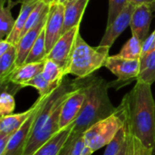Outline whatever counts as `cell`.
<instances>
[{"instance_id":"ac0fdd59","label":"cell","mask_w":155,"mask_h":155,"mask_svg":"<svg viewBox=\"0 0 155 155\" xmlns=\"http://www.w3.org/2000/svg\"><path fill=\"white\" fill-rule=\"evenodd\" d=\"M17 47L13 45L5 54L0 56V84H4L16 67Z\"/></svg>"},{"instance_id":"ab89813d","label":"cell","mask_w":155,"mask_h":155,"mask_svg":"<svg viewBox=\"0 0 155 155\" xmlns=\"http://www.w3.org/2000/svg\"><path fill=\"white\" fill-rule=\"evenodd\" d=\"M72 1H74V0H68V1H67V3H69V2H72Z\"/></svg>"},{"instance_id":"836d02e7","label":"cell","mask_w":155,"mask_h":155,"mask_svg":"<svg viewBox=\"0 0 155 155\" xmlns=\"http://www.w3.org/2000/svg\"><path fill=\"white\" fill-rule=\"evenodd\" d=\"M35 1H40V0H17V1H16V3H21V4H24V3L35 2Z\"/></svg>"},{"instance_id":"9c48e42d","label":"cell","mask_w":155,"mask_h":155,"mask_svg":"<svg viewBox=\"0 0 155 155\" xmlns=\"http://www.w3.org/2000/svg\"><path fill=\"white\" fill-rule=\"evenodd\" d=\"M64 9L65 6L63 4L54 3L50 5L46 24L45 26L46 50L48 53L63 35Z\"/></svg>"},{"instance_id":"5bb4252c","label":"cell","mask_w":155,"mask_h":155,"mask_svg":"<svg viewBox=\"0 0 155 155\" xmlns=\"http://www.w3.org/2000/svg\"><path fill=\"white\" fill-rule=\"evenodd\" d=\"M73 126L74 124L63 130H60L55 135H54L47 143L41 146L32 155H60L71 135Z\"/></svg>"},{"instance_id":"d590c367","label":"cell","mask_w":155,"mask_h":155,"mask_svg":"<svg viewBox=\"0 0 155 155\" xmlns=\"http://www.w3.org/2000/svg\"><path fill=\"white\" fill-rule=\"evenodd\" d=\"M68 0H54V3L56 4H63V5H65L67 3Z\"/></svg>"},{"instance_id":"44dd1931","label":"cell","mask_w":155,"mask_h":155,"mask_svg":"<svg viewBox=\"0 0 155 155\" xmlns=\"http://www.w3.org/2000/svg\"><path fill=\"white\" fill-rule=\"evenodd\" d=\"M48 52L46 50V43H45V28L41 32L40 35L38 36L37 40L34 44L25 64L29 63H37L46 60V56Z\"/></svg>"},{"instance_id":"83f0119b","label":"cell","mask_w":155,"mask_h":155,"mask_svg":"<svg viewBox=\"0 0 155 155\" xmlns=\"http://www.w3.org/2000/svg\"><path fill=\"white\" fill-rule=\"evenodd\" d=\"M130 3V0H109V8H108V18L107 25H110L117 16L122 13L125 6Z\"/></svg>"},{"instance_id":"8992f818","label":"cell","mask_w":155,"mask_h":155,"mask_svg":"<svg viewBox=\"0 0 155 155\" xmlns=\"http://www.w3.org/2000/svg\"><path fill=\"white\" fill-rule=\"evenodd\" d=\"M104 66L117 76L118 80L113 83V87L116 89L128 84L134 79L137 80L141 72L140 60H130L117 55L109 56Z\"/></svg>"},{"instance_id":"1f68e13d","label":"cell","mask_w":155,"mask_h":155,"mask_svg":"<svg viewBox=\"0 0 155 155\" xmlns=\"http://www.w3.org/2000/svg\"><path fill=\"white\" fill-rule=\"evenodd\" d=\"M130 2L134 4V5H139L142 4H148V5H151L153 7L155 6V0H130Z\"/></svg>"},{"instance_id":"ffe728a7","label":"cell","mask_w":155,"mask_h":155,"mask_svg":"<svg viewBox=\"0 0 155 155\" xmlns=\"http://www.w3.org/2000/svg\"><path fill=\"white\" fill-rule=\"evenodd\" d=\"M141 61V72L136 81L153 84L155 83V49Z\"/></svg>"},{"instance_id":"7c38bea8","label":"cell","mask_w":155,"mask_h":155,"mask_svg":"<svg viewBox=\"0 0 155 155\" xmlns=\"http://www.w3.org/2000/svg\"><path fill=\"white\" fill-rule=\"evenodd\" d=\"M45 63V61H42L37 63L24 64L20 66H16L7 77L5 82L4 84H1V85L10 83L15 85H20L24 88L26 83H28L30 80L43 72Z\"/></svg>"},{"instance_id":"f35d334b","label":"cell","mask_w":155,"mask_h":155,"mask_svg":"<svg viewBox=\"0 0 155 155\" xmlns=\"http://www.w3.org/2000/svg\"><path fill=\"white\" fill-rule=\"evenodd\" d=\"M153 155H155V145L154 147H153Z\"/></svg>"},{"instance_id":"277c9868","label":"cell","mask_w":155,"mask_h":155,"mask_svg":"<svg viewBox=\"0 0 155 155\" xmlns=\"http://www.w3.org/2000/svg\"><path fill=\"white\" fill-rule=\"evenodd\" d=\"M125 107L121 102L112 115L99 121L84 134L85 145L90 147L94 153L107 146L119 131L125 126Z\"/></svg>"},{"instance_id":"4316f807","label":"cell","mask_w":155,"mask_h":155,"mask_svg":"<svg viewBox=\"0 0 155 155\" xmlns=\"http://www.w3.org/2000/svg\"><path fill=\"white\" fill-rule=\"evenodd\" d=\"M15 108V101L14 94L7 91H2L0 96V117L14 114Z\"/></svg>"},{"instance_id":"3957f363","label":"cell","mask_w":155,"mask_h":155,"mask_svg":"<svg viewBox=\"0 0 155 155\" xmlns=\"http://www.w3.org/2000/svg\"><path fill=\"white\" fill-rule=\"evenodd\" d=\"M108 46H91L81 36L79 33L71 56L67 69V74H71L77 78H86L93 73L104 66L109 57Z\"/></svg>"},{"instance_id":"9a60e30c","label":"cell","mask_w":155,"mask_h":155,"mask_svg":"<svg viewBox=\"0 0 155 155\" xmlns=\"http://www.w3.org/2000/svg\"><path fill=\"white\" fill-rule=\"evenodd\" d=\"M90 0H74L64 5V23L63 34L80 25L82 17Z\"/></svg>"},{"instance_id":"4dcf8cb0","label":"cell","mask_w":155,"mask_h":155,"mask_svg":"<svg viewBox=\"0 0 155 155\" xmlns=\"http://www.w3.org/2000/svg\"><path fill=\"white\" fill-rule=\"evenodd\" d=\"M14 45L11 44L7 39L0 40V56L5 54Z\"/></svg>"},{"instance_id":"2e32d148","label":"cell","mask_w":155,"mask_h":155,"mask_svg":"<svg viewBox=\"0 0 155 155\" xmlns=\"http://www.w3.org/2000/svg\"><path fill=\"white\" fill-rule=\"evenodd\" d=\"M34 110V104L28 110L19 113L12 114L0 117V135L13 134L31 115Z\"/></svg>"},{"instance_id":"8d00e7d4","label":"cell","mask_w":155,"mask_h":155,"mask_svg":"<svg viewBox=\"0 0 155 155\" xmlns=\"http://www.w3.org/2000/svg\"><path fill=\"white\" fill-rule=\"evenodd\" d=\"M12 3V0H1V6H4L5 4Z\"/></svg>"},{"instance_id":"52a82bcc","label":"cell","mask_w":155,"mask_h":155,"mask_svg":"<svg viewBox=\"0 0 155 155\" xmlns=\"http://www.w3.org/2000/svg\"><path fill=\"white\" fill-rule=\"evenodd\" d=\"M85 98L84 78H79L78 86L68 95L62 105L59 118V130H63L74 123L84 106Z\"/></svg>"},{"instance_id":"4fadbf2b","label":"cell","mask_w":155,"mask_h":155,"mask_svg":"<svg viewBox=\"0 0 155 155\" xmlns=\"http://www.w3.org/2000/svg\"><path fill=\"white\" fill-rule=\"evenodd\" d=\"M47 16H45L35 27H33L31 30H29L27 33H25L21 39L19 40L18 44L16 45L17 47V59H16V66H20L25 64L34 44L37 40L38 36L40 35L41 32L44 30Z\"/></svg>"},{"instance_id":"f546056e","label":"cell","mask_w":155,"mask_h":155,"mask_svg":"<svg viewBox=\"0 0 155 155\" xmlns=\"http://www.w3.org/2000/svg\"><path fill=\"white\" fill-rule=\"evenodd\" d=\"M11 136H12V134L0 135V155H4V153H5Z\"/></svg>"},{"instance_id":"6da1fadb","label":"cell","mask_w":155,"mask_h":155,"mask_svg":"<svg viewBox=\"0 0 155 155\" xmlns=\"http://www.w3.org/2000/svg\"><path fill=\"white\" fill-rule=\"evenodd\" d=\"M152 84L136 81L134 88L125 94L122 102L125 107V126L145 146L155 145V101Z\"/></svg>"},{"instance_id":"d6a6232c","label":"cell","mask_w":155,"mask_h":155,"mask_svg":"<svg viewBox=\"0 0 155 155\" xmlns=\"http://www.w3.org/2000/svg\"><path fill=\"white\" fill-rule=\"evenodd\" d=\"M93 153H94L93 150L90 147H88L87 145H85V147L84 148V151H83V153H82L81 155H92Z\"/></svg>"},{"instance_id":"e0dca14e","label":"cell","mask_w":155,"mask_h":155,"mask_svg":"<svg viewBox=\"0 0 155 155\" xmlns=\"http://www.w3.org/2000/svg\"><path fill=\"white\" fill-rule=\"evenodd\" d=\"M39 1H35V2H30V3H24L21 5L19 15L17 18L15 19V24L14 26V29L11 33V35L6 38L11 44L14 45H16L21 38L22 32L24 30V27L25 25V23L27 21V18L32 12V10L35 8L36 4Z\"/></svg>"},{"instance_id":"cb8c5ba5","label":"cell","mask_w":155,"mask_h":155,"mask_svg":"<svg viewBox=\"0 0 155 155\" xmlns=\"http://www.w3.org/2000/svg\"><path fill=\"white\" fill-rule=\"evenodd\" d=\"M125 155H153V149L145 146L137 137L127 131Z\"/></svg>"},{"instance_id":"603a6c76","label":"cell","mask_w":155,"mask_h":155,"mask_svg":"<svg viewBox=\"0 0 155 155\" xmlns=\"http://www.w3.org/2000/svg\"><path fill=\"white\" fill-rule=\"evenodd\" d=\"M42 74L50 83L57 84H60L66 76L63 68L57 63L51 59L45 60Z\"/></svg>"},{"instance_id":"d6986e66","label":"cell","mask_w":155,"mask_h":155,"mask_svg":"<svg viewBox=\"0 0 155 155\" xmlns=\"http://www.w3.org/2000/svg\"><path fill=\"white\" fill-rule=\"evenodd\" d=\"M16 3H8L7 6H0V39H6L12 33L15 20L11 14V8Z\"/></svg>"},{"instance_id":"e575fe53","label":"cell","mask_w":155,"mask_h":155,"mask_svg":"<svg viewBox=\"0 0 155 155\" xmlns=\"http://www.w3.org/2000/svg\"><path fill=\"white\" fill-rule=\"evenodd\" d=\"M41 1H43L45 5H51L52 4H54V0H41Z\"/></svg>"},{"instance_id":"7402d4cb","label":"cell","mask_w":155,"mask_h":155,"mask_svg":"<svg viewBox=\"0 0 155 155\" xmlns=\"http://www.w3.org/2000/svg\"><path fill=\"white\" fill-rule=\"evenodd\" d=\"M142 49L143 42L138 37L132 35V37L125 43L119 54L116 55L130 60H140L142 55Z\"/></svg>"},{"instance_id":"7a4b0ae2","label":"cell","mask_w":155,"mask_h":155,"mask_svg":"<svg viewBox=\"0 0 155 155\" xmlns=\"http://www.w3.org/2000/svg\"><path fill=\"white\" fill-rule=\"evenodd\" d=\"M86 98L84 106L74 123L71 135L66 142L70 143L84 134L94 124L112 115L117 107H114L110 100L108 89L109 83L96 76L84 78Z\"/></svg>"},{"instance_id":"ba28073f","label":"cell","mask_w":155,"mask_h":155,"mask_svg":"<svg viewBox=\"0 0 155 155\" xmlns=\"http://www.w3.org/2000/svg\"><path fill=\"white\" fill-rule=\"evenodd\" d=\"M79 33L80 25H77L63 34L46 56V59H51L57 63L63 68L66 75L74 45Z\"/></svg>"},{"instance_id":"30bf717a","label":"cell","mask_w":155,"mask_h":155,"mask_svg":"<svg viewBox=\"0 0 155 155\" xmlns=\"http://www.w3.org/2000/svg\"><path fill=\"white\" fill-rule=\"evenodd\" d=\"M136 5L131 2L125 6L117 18L108 26H106L105 33L100 42V45L108 46L111 48L114 41L120 36V35L131 25L133 13Z\"/></svg>"},{"instance_id":"f1b7e54d","label":"cell","mask_w":155,"mask_h":155,"mask_svg":"<svg viewBox=\"0 0 155 155\" xmlns=\"http://www.w3.org/2000/svg\"><path fill=\"white\" fill-rule=\"evenodd\" d=\"M155 49V30L143 42V49H142V55L141 59H144L152 51Z\"/></svg>"},{"instance_id":"484cf974","label":"cell","mask_w":155,"mask_h":155,"mask_svg":"<svg viewBox=\"0 0 155 155\" xmlns=\"http://www.w3.org/2000/svg\"><path fill=\"white\" fill-rule=\"evenodd\" d=\"M126 137H127V130H126V126H124L119 131V133L116 134L114 140L106 146L104 155L119 154L126 143Z\"/></svg>"},{"instance_id":"d4e9b609","label":"cell","mask_w":155,"mask_h":155,"mask_svg":"<svg viewBox=\"0 0 155 155\" xmlns=\"http://www.w3.org/2000/svg\"><path fill=\"white\" fill-rule=\"evenodd\" d=\"M60 84L50 83L49 81H47L43 76V74L41 73L38 75H36L35 78H33L32 80H30L28 83H26L25 84V87H26V86H32V87L35 88L38 91L39 96H44V95H47V94H51L52 92H54Z\"/></svg>"},{"instance_id":"5b68a950","label":"cell","mask_w":155,"mask_h":155,"mask_svg":"<svg viewBox=\"0 0 155 155\" xmlns=\"http://www.w3.org/2000/svg\"><path fill=\"white\" fill-rule=\"evenodd\" d=\"M49 94L44 95V96H39V98L34 104V110H33L31 115L12 134L4 155H23L25 148L26 146V143L31 135V132H32V128H33V124H34L35 116H36L38 111L40 110V108L43 106V104L46 101Z\"/></svg>"},{"instance_id":"74e56055","label":"cell","mask_w":155,"mask_h":155,"mask_svg":"<svg viewBox=\"0 0 155 155\" xmlns=\"http://www.w3.org/2000/svg\"><path fill=\"white\" fill-rule=\"evenodd\" d=\"M125 148H126V143H125L124 146L123 147V149L121 150L120 153H119V154H118V155H125Z\"/></svg>"},{"instance_id":"8fae6325","label":"cell","mask_w":155,"mask_h":155,"mask_svg":"<svg viewBox=\"0 0 155 155\" xmlns=\"http://www.w3.org/2000/svg\"><path fill=\"white\" fill-rule=\"evenodd\" d=\"M153 17V6L148 4L136 5L131 20V30L133 35L143 42L149 35L150 25Z\"/></svg>"}]
</instances>
